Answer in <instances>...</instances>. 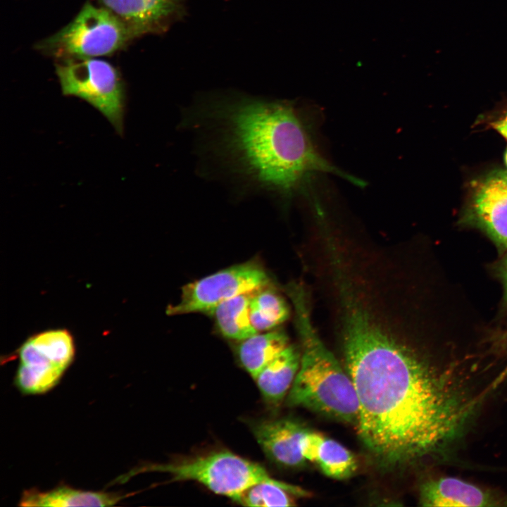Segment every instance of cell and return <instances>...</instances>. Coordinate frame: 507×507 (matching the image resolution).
<instances>
[{"instance_id": "6da1fadb", "label": "cell", "mask_w": 507, "mask_h": 507, "mask_svg": "<svg viewBox=\"0 0 507 507\" xmlns=\"http://www.w3.org/2000/svg\"><path fill=\"white\" fill-rule=\"evenodd\" d=\"M340 296L345 368L366 449L383 466L444 451L462 434L478 401L394 337L348 285Z\"/></svg>"}, {"instance_id": "7a4b0ae2", "label": "cell", "mask_w": 507, "mask_h": 507, "mask_svg": "<svg viewBox=\"0 0 507 507\" xmlns=\"http://www.w3.org/2000/svg\"><path fill=\"white\" fill-rule=\"evenodd\" d=\"M190 119L209 132L213 151L225 168L258 189L287 199L315 172L359 182L320 154L288 101L219 99L196 107Z\"/></svg>"}, {"instance_id": "3957f363", "label": "cell", "mask_w": 507, "mask_h": 507, "mask_svg": "<svg viewBox=\"0 0 507 507\" xmlns=\"http://www.w3.org/2000/svg\"><path fill=\"white\" fill-rule=\"evenodd\" d=\"M288 293L301 346L299 368L287 396L288 405L356 425L359 404L350 376L315 331L303 287L292 284Z\"/></svg>"}, {"instance_id": "277c9868", "label": "cell", "mask_w": 507, "mask_h": 507, "mask_svg": "<svg viewBox=\"0 0 507 507\" xmlns=\"http://www.w3.org/2000/svg\"><path fill=\"white\" fill-rule=\"evenodd\" d=\"M157 472L168 474L172 481H195L213 492L234 501L246 489L261 482H279L261 465L227 451L166 463L140 465L116 481L124 482L139 473Z\"/></svg>"}, {"instance_id": "5b68a950", "label": "cell", "mask_w": 507, "mask_h": 507, "mask_svg": "<svg viewBox=\"0 0 507 507\" xmlns=\"http://www.w3.org/2000/svg\"><path fill=\"white\" fill-rule=\"evenodd\" d=\"M139 35L106 8L87 3L70 23L37 46L63 58H96L113 54Z\"/></svg>"}, {"instance_id": "8992f818", "label": "cell", "mask_w": 507, "mask_h": 507, "mask_svg": "<svg viewBox=\"0 0 507 507\" xmlns=\"http://www.w3.org/2000/svg\"><path fill=\"white\" fill-rule=\"evenodd\" d=\"M56 73L64 96L84 100L123 135L125 88L113 65L96 58H68L56 65Z\"/></svg>"}, {"instance_id": "52a82bcc", "label": "cell", "mask_w": 507, "mask_h": 507, "mask_svg": "<svg viewBox=\"0 0 507 507\" xmlns=\"http://www.w3.org/2000/svg\"><path fill=\"white\" fill-rule=\"evenodd\" d=\"M270 279L265 270L254 262L218 270L182 289L180 299L167 309L168 315L211 313L223 302L241 294L265 288Z\"/></svg>"}, {"instance_id": "ba28073f", "label": "cell", "mask_w": 507, "mask_h": 507, "mask_svg": "<svg viewBox=\"0 0 507 507\" xmlns=\"http://www.w3.org/2000/svg\"><path fill=\"white\" fill-rule=\"evenodd\" d=\"M469 216L499 249H507V170H494L477 184Z\"/></svg>"}, {"instance_id": "9c48e42d", "label": "cell", "mask_w": 507, "mask_h": 507, "mask_svg": "<svg viewBox=\"0 0 507 507\" xmlns=\"http://www.w3.org/2000/svg\"><path fill=\"white\" fill-rule=\"evenodd\" d=\"M307 429L289 418L263 419L251 426L254 436L265 456L286 468H298L307 462L301 452V441Z\"/></svg>"}, {"instance_id": "30bf717a", "label": "cell", "mask_w": 507, "mask_h": 507, "mask_svg": "<svg viewBox=\"0 0 507 507\" xmlns=\"http://www.w3.org/2000/svg\"><path fill=\"white\" fill-rule=\"evenodd\" d=\"M18 354L20 363L13 383L23 395H41L49 392L69 368L30 338L20 347Z\"/></svg>"}, {"instance_id": "8fae6325", "label": "cell", "mask_w": 507, "mask_h": 507, "mask_svg": "<svg viewBox=\"0 0 507 507\" xmlns=\"http://www.w3.org/2000/svg\"><path fill=\"white\" fill-rule=\"evenodd\" d=\"M139 32L163 30L184 12V0H99Z\"/></svg>"}, {"instance_id": "7c38bea8", "label": "cell", "mask_w": 507, "mask_h": 507, "mask_svg": "<svg viewBox=\"0 0 507 507\" xmlns=\"http://www.w3.org/2000/svg\"><path fill=\"white\" fill-rule=\"evenodd\" d=\"M423 506L463 507L507 505V498L456 477H446L427 481L420 489Z\"/></svg>"}, {"instance_id": "4fadbf2b", "label": "cell", "mask_w": 507, "mask_h": 507, "mask_svg": "<svg viewBox=\"0 0 507 507\" xmlns=\"http://www.w3.org/2000/svg\"><path fill=\"white\" fill-rule=\"evenodd\" d=\"M128 496L120 492L86 491L61 484L52 489L42 492L36 488L23 492L19 506L69 507L112 506Z\"/></svg>"}, {"instance_id": "5bb4252c", "label": "cell", "mask_w": 507, "mask_h": 507, "mask_svg": "<svg viewBox=\"0 0 507 507\" xmlns=\"http://www.w3.org/2000/svg\"><path fill=\"white\" fill-rule=\"evenodd\" d=\"M301 351L289 344L256 378L257 386L265 401L277 406L287 396L297 374Z\"/></svg>"}, {"instance_id": "9a60e30c", "label": "cell", "mask_w": 507, "mask_h": 507, "mask_svg": "<svg viewBox=\"0 0 507 507\" xmlns=\"http://www.w3.org/2000/svg\"><path fill=\"white\" fill-rule=\"evenodd\" d=\"M289 345L282 331L258 332L242 341L237 348L238 359L255 380L259 373Z\"/></svg>"}, {"instance_id": "2e32d148", "label": "cell", "mask_w": 507, "mask_h": 507, "mask_svg": "<svg viewBox=\"0 0 507 507\" xmlns=\"http://www.w3.org/2000/svg\"><path fill=\"white\" fill-rule=\"evenodd\" d=\"M254 293L241 294L227 300L210 313L225 338L240 342L258 333L251 324L249 315Z\"/></svg>"}, {"instance_id": "e0dca14e", "label": "cell", "mask_w": 507, "mask_h": 507, "mask_svg": "<svg viewBox=\"0 0 507 507\" xmlns=\"http://www.w3.org/2000/svg\"><path fill=\"white\" fill-rule=\"evenodd\" d=\"M308 496L306 490L282 481L261 482L246 489L234 501L245 506H292V496Z\"/></svg>"}, {"instance_id": "ac0fdd59", "label": "cell", "mask_w": 507, "mask_h": 507, "mask_svg": "<svg viewBox=\"0 0 507 507\" xmlns=\"http://www.w3.org/2000/svg\"><path fill=\"white\" fill-rule=\"evenodd\" d=\"M265 288L254 292L250 301V320L258 332L272 330L284 322L289 315L284 299Z\"/></svg>"}, {"instance_id": "d6986e66", "label": "cell", "mask_w": 507, "mask_h": 507, "mask_svg": "<svg viewBox=\"0 0 507 507\" xmlns=\"http://www.w3.org/2000/svg\"><path fill=\"white\" fill-rule=\"evenodd\" d=\"M314 463L326 476L336 480L351 477L358 468L356 456L338 442L323 437Z\"/></svg>"}, {"instance_id": "ffe728a7", "label": "cell", "mask_w": 507, "mask_h": 507, "mask_svg": "<svg viewBox=\"0 0 507 507\" xmlns=\"http://www.w3.org/2000/svg\"><path fill=\"white\" fill-rule=\"evenodd\" d=\"M494 129L507 139V115L493 123Z\"/></svg>"}, {"instance_id": "44dd1931", "label": "cell", "mask_w": 507, "mask_h": 507, "mask_svg": "<svg viewBox=\"0 0 507 507\" xmlns=\"http://www.w3.org/2000/svg\"><path fill=\"white\" fill-rule=\"evenodd\" d=\"M507 376V368L499 376L497 380L494 382V386H496V384L500 383L503 379H504Z\"/></svg>"}, {"instance_id": "7402d4cb", "label": "cell", "mask_w": 507, "mask_h": 507, "mask_svg": "<svg viewBox=\"0 0 507 507\" xmlns=\"http://www.w3.org/2000/svg\"><path fill=\"white\" fill-rule=\"evenodd\" d=\"M503 277L506 292L507 293V260H506V263L504 265V268H503Z\"/></svg>"}, {"instance_id": "603a6c76", "label": "cell", "mask_w": 507, "mask_h": 507, "mask_svg": "<svg viewBox=\"0 0 507 507\" xmlns=\"http://www.w3.org/2000/svg\"><path fill=\"white\" fill-rule=\"evenodd\" d=\"M504 161H505V163H506V166H507V150H506V153H505Z\"/></svg>"}]
</instances>
